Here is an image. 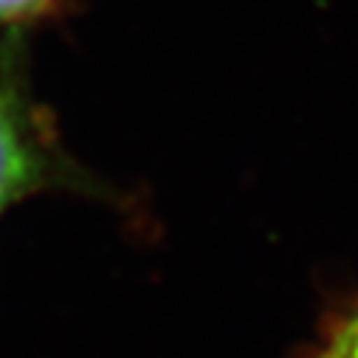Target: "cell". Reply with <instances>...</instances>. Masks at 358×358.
<instances>
[{
	"instance_id": "6da1fadb",
	"label": "cell",
	"mask_w": 358,
	"mask_h": 358,
	"mask_svg": "<svg viewBox=\"0 0 358 358\" xmlns=\"http://www.w3.org/2000/svg\"><path fill=\"white\" fill-rule=\"evenodd\" d=\"M68 175L51 122L31 94L23 34L0 37V217Z\"/></svg>"
},
{
	"instance_id": "3957f363",
	"label": "cell",
	"mask_w": 358,
	"mask_h": 358,
	"mask_svg": "<svg viewBox=\"0 0 358 358\" xmlns=\"http://www.w3.org/2000/svg\"><path fill=\"white\" fill-rule=\"evenodd\" d=\"M330 358H358V313L336 336L330 347Z\"/></svg>"
},
{
	"instance_id": "7a4b0ae2",
	"label": "cell",
	"mask_w": 358,
	"mask_h": 358,
	"mask_svg": "<svg viewBox=\"0 0 358 358\" xmlns=\"http://www.w3.org/2000/svg\"><path fill=\"white\" fill-rule=\"evenodd\" d=\"M57 0H0V37L23 34L29 26L43 20Z\"/></svg>"
}]
</instances>
